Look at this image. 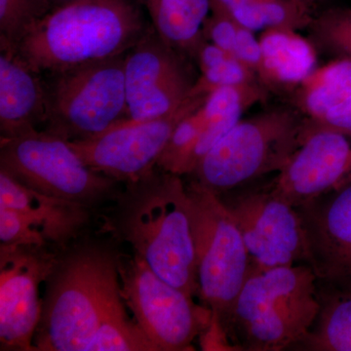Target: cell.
<instances>
[{"mask_svg":"<svg viewBox=\"0 0 351 351\" xmlns=\"http://www.w3.org/2000/svg\"><path fill=\"white\" fill-rule=\"evenodd\" d=\"M106 226L166 282L198 295L193 210L182 176L157 167L126 182Z\"/></svg>","mask_w":351,"mask_h":351,"instance_id":"1","label":"cell"},{"mask_svg":"<svg viewBox=\"0 0 351 351\" xmlns=\"http://www.w3.org/2000/svg\"><path fill=\"white\" fill-rule=\"evenodd\" d=\"M149 29L134 0H77L51 9L16 51L53 73L125 54Z\"/></svg>","mask_w":351,"mask_h":351,"instance_id":"2","label":"cell"},{"mask_svg":"<svg viewBox=\"0 0 351 351\" xmlns=\"http://www.w3.org/2000/svg\"><path fill=\"white\" fill-rule=\"evenodd\" d=\"M119 261L98 247L58 258L47 279L34 343L40 351H87L101 324L126 313Z\"/></svg>","mask_w":351,"mask_h":351,"instance_id":"3","label":"cell"},{"mask_svg":"<svg viewBox=\"0 0 351 351\" xmlns=\"http://www.w3.org/2000/svg\"><path fill=\"white\" fill-rule=\"evenodd\" d=\"M317 280L307 263L250 272L233 308L228 339L235 350L280 351L294 348L320 311Z\"/></svg>","mask_w":351,"mask_h":351,"instance_id":"4","label":"cell"},{"mask_svg":"<svg viewBox=\"0 0 351 351\" xmlns=\"http://www.w3.org/2000/svg\"><path fill=\"white\" fill-rule=\"evenodd\" d=\"M306 122V115L293 106L241 119L189 176L221 195L279 173L304 142Z\"/></svg>","mask_w":351,"mask_h":351,"instance_id":"5","label":"cell"},{"mask_svg":"<svg viewBox=\"0 0 351 351\" xmlns=\"http://www.w3.org/2000/svg\"><path fill=\"white\" fill-rule=\"evenodd\" d=\"M186 186L193 210L198 295L228 336L235 302L250 272V255L221 196L195 181Z\"/></svg>","mask_w":351,"mask_h":351,"instance_id":"6","label":"cell"},{"mask_svg":"<svg viewBox=\"0 0 351 351\" xmlns=\"http://www.w3.org/2000/svg\"><path fill=\"white\" fill-rule=\"evenodd\" d=\"M125 56L48 73L44 131L73 142L96 137L125 120Z\"/></svg>","mask_w":351,"mask_h":351,"instance_id":"7","label":"cell"},{"mask_svg":"<svg viewBox=\"0 0 351 351\" xmlns=\"http://www.w3.org/2000/svg\"><path fill=\"white\" fill-rule=\"evenodd\" d=\"M0 170L27 188L88 208L117 188V181L90 168L69 141L46 131L1 137Z\"/></svg>","mask_w":351,"mask_h":351,"instance_id":"8","label":"cell"},{"mask_svg":"<svg viewBox=\"0 0 351 351\" xmlns=\"http://www.w3.org/2000/svg\"><path fill=\"white\" fill-rule=\"evenodd\" d=\"M117 261L124 302L156 351L195 350L193 341L209 326L211 309L197 306L137 255Z\"/></svg>","mask_w":351,"mask_h":351,"instance_id":"9","label":"cell"},{"mask_svg":"<svg viewBox=\"0 0 351 351\" xmlns=\"http://www.w3.org/2000/svg\"><path fill=\"white\" fill-rule=\"evenodd\" d=\"M207 93H191L179 107L156 119L122 120L96 137L69 142L92 169L117 182H133L151 172L176 127L206 101Z\"/></svg>","mask_w":351,"mask_h":351,"instance_id":"10","label":"cell"},{"mask_svg":"<svg viewBox=\"0 0 351 351\" xmlns=\"http://www.w3.org/2000/svg\"><path fill=\"white\" fill-rule=\"evenodd\" d=\"M219 196L239 226L252 265L269 269L306 263V237L300 215L276 197L267 184Z\"/></svg>","mask_w":351,"mask_h":351,"instance_id":"11","label":"cell"},{"mask_svg":"<svg viewBox=\"0 0 351 351\" xmlns=\"http://www.w3.org/2000/svg\"><path fill=\"white\" fill-rule=\"evenodd\" d=\"M184 58L154 27L126 53V121L156 119L186 100L196 80Z\"/></svg>","mask_w":351,"mask_h":351,"instance_id":"12","label":"cell"},{"mask_svg":"<svg viewBox=\"0 0 351 351\" xmlns=\"http://www.w3.org/2000/svg\"><path fill=\"white\" fill-rule=\"evenodd\" d=\"M57 260L45 246H0L1 350H36L34 339L43 313L39 287Z\"/></svg>","mask_w":351,"mask_h":351,"instance_id":"13","label":"cell"},{"mask_svg":"<svg viewBox=\"0 0 351 351\" xmlns=\"http://www.w3.org/2000/svg\"><path fill=\"white\" fill-rule=\"evenodd\" d=\"M295 209L318 292L351 295V182Z\"/></svg>","mask_w":351,"mask_h":351,"instance_id":"14","label":"cell"},{"mask_svg":"<svg viewBox=\"0 0 351 351\" xmlns=\"http://www.w3.org/2000/svg\"><path fill=\"white\" fill-rule=\"evenodd\" d=\"M351 137L328 129H308L301 147L267 186L297 208L351 182Z\"/></svg>","mask_w":351,"mask_h":351,"instance_id":"15","label":"cell"},{"mask_svg":"<svg viewBox=\"0 0 351 351\" xmlns=\"http://www.w3.org/2000/svg\"><path fill=\"white\" fill-rule=\"evenodd\" d=\"M0 131L10 138L38 130L46 117L45 88L40 73L17 51L0 48Z\"/></svg>","mask_w":351,"mask_h":351,"instance_id":"16","label":"cell"},{"mask_svg":"<svg viewBox=\"0 0 351 351\" xmlns=\"http://www.w3.org/2000/svg\"><path fill=\"white\" fill-rule=\"evenodd\" d=\"M0 207L12 208L43 230L48 243L63 245L80 234L89 219V208L34 191L0 170Z\"/></svg>","mask_w":351,"mask_h":351,"instance_id":"17","label":"cell"},{"mask_svg":"<svg viewBox=\"0 0 351 351\" xmlns=\"http://www.w3.org/2000/svg\"><path fill=\"white\" fill-rule=\"evenodd\" d=\"M258 41L263 52L260 82L269 92L290 95L318 68L317 50L295 29H265Z\"/></svg>","mask_w":351,"mask_h":351,"instance_id":"18","label":"cell"},{"mask_svg":"<svg viewBox=\"0 0 351 351\" xmlns=\"http://www.w3.org/2000/svg\"><path fill=\"white\" fill-rule=\"evenodd\" d=\"M158 36L173 49L195 60L206 41L202 29L211 0H144Z\"/></svg>","mask_w":351,"mask_h":351,"instance_id":"19","label":"cell"},{"mask_svg":"<svg viewBox=\"0 0 351 351\" xmlns=\"http://www.w3.org/2000/svg\"><path fill=\"white\" fill-rule=\"evenodd\" d=\"M351 96V58H336L318 66L290 94L291 106L311 119Z\"/></svg>","mask_w":351,"mask_h":351,"instance_id":"20","label":"cell"},{"mask_svg":"<svg viewBox=\"0 0 351 351\" xmlns=\"http://www.w3.org/2000/svg\"><path fill=\"white\" fill-rule=\"evenodd\" d=\"M320 311L306 337L295 350L351 351V295L318 292Z\"/></svg>","mask_w":351,"mask_h":351,"instance_id":"21","label":"cell"},{"mask_svg":"<svg viewBox=\"0 0 351 351\" xmlns=\"http://www.w3.org/2000/svg\"><path fill=\"white\" fill-rule=\"evenodd\" d=\"M195 61L201 73L193 91L210 94L221 87L261 83L253 69L209 41L200 46Z\"/></svg>","mask_w":351,"mask_h":351,"instance_id":"22","label":"cell"},{"mask_svg":"<svg viewBox=\"0 0 351 351\" xmlns=\"http://www.w3.org/2000/svg\"><path fill=\"white\" fill-rule=\"evenodd\" d=\"M307 29L308 39L317 52L336 58H351V8H324L314 16Z\"/></svg>","mask_w":351,"mask_h":351,"instance_id":"23","label":"cell"},{"mask_svg":"<svg viewBox=\"0 0 351 351\" xmlns=\"http://www.w3.org/2000/svg\"><path fill=\"white\" fill-rule=\"evenodd\" d=\"M51 8L50 0H0V48L16 51Z\"/></svg>","mask_w":351,"mask_h":351,"instance_id":"24","label":"cell"},{"mask_svg":"<svg viewBox=\"0 0 351 351\" xmlns=\"http://www.w3.org/2000/svg\"><path fill=\"white\" fill-rule=\"evenodd\" d=\"M87 351H156L127 313L106 321L95 334Z\"/></svg>","mask_w":351,"mask_h":351,"instance_id":"25","label":"cell"},{"mask_svg":"<svg viewBox=\"0 0 351 351\" xmlns=\"http://www.w3.org/2000/svg\"><path fill=\"white\" fill-rule=\"evenodd\" d=\"M0 246H39L47 239L31 219L12 208L0 207Z\"/></svg>","mask_w":351,"mask_h":351,"instance_id":"26","label":"cell"},{"mask_svg":"<svg viewBox=\"0 0 351 351\" xmlns=\"http://www.w3.org/2000/svg\"><path fill=\"white\" fill-rule=\"evenodd\" d=\"M240 23L219 2L211 0V10L203 25V34L215 44L234 56Z\"/></svg>","mask_w":351,"mask_h":351,"instance_id":"27","label":"cell"},{"mask_svg":"<svg viewBox=\"0 0 351 351\" xmlns=\"http://www.w3.org/2000/svg\"><path fill=\"white\" fill-rule=\"evenodd\" d=\"M307 127L308 129H328L351 137V96L317 119L307 117Z\"/></svg>","mask_w":351,"mask_h":351,"instance_id":"28","label":"cell"},{"mask_svg":"<svg viewBox=\"0 0 351 351\" xmlns=\"http://www.w3.org/2000/svg\"><path fill=\"white\" fill-rule=\"evenodd\" d=\"M221 4L226 10L232 13L235 19H241L247 14L257 10L258 8L276 1V0H215Z\"/></svg>","mask_w":351,"mask_h":351,"instance_id":"29","label":"cell"},{"mask_svg":"<svg viewBox=\"0 0 351 351\" xmlns=\"http://www.w3.org/2000/svg\"><path fill=\"white\" fill-rule=\"evenodd\" d=\"M300 1L304 2L314 13L317 14L319 12L321 7L327 3L328 0H300Z\"/></svg>","mask_w":351,"mask_h":351,"instance_id":"30","label":"cell"},{"mask_svg":"<svg viewBox=\"0 0 351 351\" xmlns=\"http://www.w3.org/2000/svg\"><path fill=\"white\" fill-rule=\"evenodd\" d=\"M73 1H77V0H50V3L51 7H52V8H55V7L64 5V4L69 3V2Z\"/></svg>","mask_w":351,"mask_h":351,"instance_id":"31","label":"cell"}]
</instances>
